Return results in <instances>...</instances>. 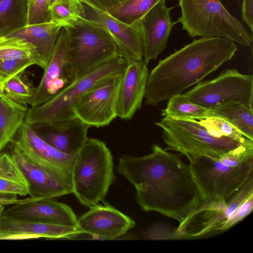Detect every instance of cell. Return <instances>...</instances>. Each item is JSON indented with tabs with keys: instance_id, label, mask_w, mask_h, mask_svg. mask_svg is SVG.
Segmentation results:
<instances>
[{
	"instance_id": "16",
	"label": "cell",
	"mask_w": 253,
	"mask_h": 253,
	"mask_svg": "<svg viewBox=\"0 0 253 253\" xmlns=\"http://www.w3.org/2000/svg\"><path fill=\"white\" fill-rule=\"evenodd\" d=\"M5 209L2 213L38 222L75 226L78 218L69 206L52 199L28 198Z\"/></svg>"
},
{
	"instance_id": "9",
	"label": "cell",
	"mask_w": 253,
	"mask_h": 253,
	"mask_svg": "<svg viewBox=\"0 0 253 253\" xmlns=\"http://www.w3.org/2000/svg\"><path fill=\"white\" fill-rule=\"evenodd\" d=\"M126 63L119 56L100 66L65 87L53 98L27 111L24 122L31 126L76 117L74 105L78 99L96 84L123 72Z\"/></svg>"
},
{
	"instance_id": "39",
	"label": "cell",
	"mask_w": 253,
	"mask_h": 253,
	"mask_svg": "<svg viewBox=\"0 0 253 253\" xmlns=\"http://www.w3.org/2000/svg\"><path fill=\"white\" fill-rule=\"evenodd\" d=\"M4 209H5V206H0V215L1 214V213L4 210Z\"/></svg>"
},
{
	"instance_id": "4",
	"label": "cell",
	"mask_w": 253,
	"mask_h": 253,
	"mask_svg": "<svg viewBox=\"0 0 253 253\" xmlns=\"http://www.w3.org/2000/svg\"><path fill=\"white\" fill-rule=\"evenodd\" d=\"M115 179L112 155L105 143L88 138L76 155L72 170L73 193L90 208L104 202Z\"/></svg>"
},
{
	"instance_id": "36",
	"label": "cell",
	"mask_w": 253,
	"mask_h": 253,
	"mask_svg": "<svg viewBox=\"0 0 253 253\" xmlns=\"http://www.w3.org/2000/svg\"><path fill=\"white\" fill-rule=\"evenodd\" d=\"M97 8L107 11L124 0H83Z\"/></svg>"
},
{
	"instance_id": "17",
	"label": "cell",
	"mask_w": 253,
	"mask_h": 253,
	"mask_svg": "<svg viewBox=\"0 0 253 253\" xmlns=\"http://www.w3.org/2000/svg\"><path fill=\"white\" fill-rule=\"evenodd\" d=\"M166 0H162L153 6L140 21L143 43V61L147 65L157 58L167 47L168 40L173 26L170 11Z\"/></svg>"
},
{
	"instance_id": "28",
	"label": "cell",
	"mask_w": 253,
	"mask_h": 253,
	"mask_svg": "<svg viewBox=\"0 0 253 253\" xmlns=\"http://www.w3.org/2000/svg\"><path fill=\"white\" fill-rule=\"evenodd\" d=\"M162 0H124L108 9L113 17L128 25L141 21L144 16Z\"/></svg>"
},
{
	"instance_id": "12",
	"label": "cell",
	"mask_w": 253,
	"mask_h": 253,
	"mask_svg": "<svg viewBox=\"0 0 253 253\" xmlns=\"http://www.w3.org/2000/svg\"><path fill=\"white\" fill-rule=\"evenodd\" d=\"M123 72L102 80L84 92L74 105L76 117L90 127H96L108 126L117 117L118 93Z\"/></svg>"
},
{
	"instance_id": "33",
	"label": "cell",
	"mask_w": 253,
	"mask_h": 253,
	"mask_svg": "<svg viewBox=\"0 0 253 253\" xmlns=\"http://www.w3.org/2000/svg\"><path fill=\"white\" fill-rule=\"evenodd\" d=\"M36 64L34 58L0 59V93L3 85L10 79L21 74L27 68Z\"/></svg>"
},
{
	"instance_id": "7",
	"label": "cell",
	"mask_w": 253,
	"mask_h": 253,
	"mask_svg": "<svg viewBox=\"0 0 253 253\" xmlns=\"http://www.w3.org/2000/svg\"><path fill=\"white\" fill-rule=\"evenodd\" d=\"M155 125L163 130L166 150L190 156L217 157L243 146H253V141L243 142L212 134L198 120L164 117Z\"/></svg>"
},
{
	"instance_id": "21",
	"label": "cell",
	"mask_w": 253,
	"mask_h": 253,
	"mask_svg": "<svg viewBox=\"0 0 253 253\" xmlns=\"http://www.w3.org/2000/svg\"><path fill=\"white\" fill-rule=\"evenodd\" d=\"M0 234L33 235L48 239H74L84 232L76 226H66L20 219L0 215Z\"/></svg>"
},
{
	"instance_id": "25",
	"label": "cell",
	"mask_w": 253,
	"mask_h": 253,
	"mask_svg": "<svg viewBox=\"0 0 253 253\" xmlns=\"http://www.w3.org/2000/svg\"><path fill=\"white\" fill-rule=\"evenodd\" d=\"M0 193L29 195L27 182L11 154H0Z\"/></svg>"
},
{
	"instance_id": "11",
	"label": "cell",
	"mask_w": 253,
	"mask_h": 253,
	"mask_svg": "<svg viewBox=\"0 0 253 253\" xmlns=\"http://www.w3.org/2000/svg\"><path fill=\"white\" fill-rule=\"evenodd\" d=\"M11 143L25 159L58 181L72 188V170L76 155H67L42 138L25 122Z\"/></svg>"
},
{
	"instance_id": "13",
	"label": "cell",
	"mask_w": 253,
	"mask_h": 253,
	"mask_svg": "<svg viewBox=\"0 0 253 253\" xmlns=\"http://www.w3.org/2000/svg\"><path fill=\"white\" fill-rule=\"evenodd\" d=\"M84 10L81 17L105 29L115 42L119 55L126 64L143 60V43L140 22L126 24L89 3L81 0Z\"/></svg>"
},
{
	"instance_id": "5",
	"label": "cell",
	"mask_w": 253,
	"mask_h": 253,
	"mask_svg": "<svg viewBox=\"0 0 253 253\" xmlns=\"http://www.w3.org/2000/svg\"><path fill=\"white\" fill-rule=\"evenodd\" d=\"M67 58L75 79L119 56L117 45L107 31L82 17L64 26Z\"/></svg>"
},
{
	"instance_id": "24",
	"label": "cell",
	"mask_w": 253,
	"mask_h": 253,
	"mask_svg": "<svg viewBox=\"0 0 253 253\" xmlns=\"http://www.w3.org/2000/svg\"><path fill=\"white\" fill-rule=\"evenodd\" d=\"M212 117L224 120L253 141V110L240 102H230L209 110Z\"/></svg>"
},
{
	"instance_id": "29",
	"label": "cell",
	"mask_w": 253,
	"mask_h": 253,
	"mask_svg": "<svg viewBox=\"0 0 253 253\" xmlns=\"http://www.w3.org/2000/svg\"><path fill=\"white\" fill-rule=\"evenodd\" d=\"M34 58L42 65L36 47L26 40L15 36H0V59Z\"/></svg>"
},
{
	"instance_id": "26",
	"label": "cell",
	"mask_w": 253,
	"mask_h": 253,
	"mask_svg": "<svg viewBox=\"0 0 253 253\" xmlns=\"http://www.w3.org/2000/svg\"><path fill=\"white\" fill-rule=\"evenodd\" d=\"M30 0H0V36L27 24Z\"/></svg>"
},
{
	"instance_id": "38",
	"label": "cell",
	"mask_w": 253,
	"mask_h": 253,
	"mask_svg": "<svg viewBox=\"0 0 253 253\" xmlns=\"http://www.w3.org/2000/svg\"><path fill=\"white\" fill-rule=\"evenodd\" d=\"M39 238L37 236L26 234H0V240H23Z\"/></svg>"
},
{
	"instance_id": "6",
	"label": "cell",
	"mask_w": 253,
	"mask_h": 253,
	"mask_svg": "<svg viewBox=\"0 0 253 253\" xmlns=\"http://www.w3.org/2000/svg\"><path fill=\"white\" fill-rule=\"evenodd\" d=\"M181 15L176 23L191 38L221 37L248 46L253 38L220 0H178Z\"/></svg>"
},
{
	"instance_id": "15",
	"label": "cell",
	"mask_w": 253,
	"mask_h": 253,
	"mask_svg": "<svg viewBox=\"0 0 253 253\" xmlns=\"http://www.w3.org/2000/svg\"><path fill=\"white\" fill-rule=\"evenodd\" d=\"M82 215L76 226L84 234L100 240H114L124 235L135 221L106 202L99 204Z\"/></svg>"
},
{
	"instance_id": "22",
	"label": "cell",
	"mask_w": 253,
	"mask_h": 253,
	"mask_svg": "<svg viewBox=\"0 0 253 253\" xmlns=\"http://www.w3.org/2000/svg\"><path fill=\"white\" fill-rule=\"evenodd\" d=\"M64 25L49 21L27 25L6 35L26 40L36 48L44 70L52 55L61 30Z\"/></svg>"
},
{
	"instance_id": "23",
	"label": "cell",
	"mask_w": 253,
	"mask_h": 253,
	"mask_svg": "<svg viewBox=\"0 0 253 253\" xmlns=\"http://www.w3.org/2000/svg\"><path fill=\"white\" fill-rule=\"evenodd\" d=\"M28 109L0 93V154L24 122Z\"/></svg>"
},
{
	"instance_id": "31",
	"label": "cell",
	"mask_w": 253,
	"mask_h": 253,
	"mask_svg": "<svg viewBox=\"0 0 253 253\" xmlns=\"http://www.w3.org/2000/svg\"><path fill=\"white\" fill-rule=\"evenodd\" d=\"M34 88L20 74L8 80L3 86L1 93L20 104L32 105L35 94Z\"/></svg>"
},
{
	"instance_id": "35",
	"label": "cell",
	"mask_w": 253,
	"mask_h": 253,
	"mask_svg": "<svg viewBox=\"0 0 253 253\" xmlns=\"http://www.w3.org/2000/svg\"><path fill=\"white\" fill-rule=\"evenodd\" d=\"M242 17L251 31H253V0H243Z\"/></svg>"
},
{
	"instance_id": "30",
	"label": "cell",
	"mask_w": 253,
	"mask_h": 253,
	"mask_svg": "<svg viewBox=\"0 0 253 253\" xmlns=\"http://www.w3.org/2000/svg\"><path fill=\"white\" fill-rule=\"evenodd\" d=\"M51 20L67 25L81 17L84 10L81 0H57L49 7Z\"/></svg>"
},
{
	"instance_id": "14",
	"label": "cell",
	"mask_w": 253,
	"mask_h": 253,
	"mask_svg": "<svg viewBox=\"0 0 253 253\" xmlns=\"http://www.w3.org/2000/svg\"><path fill=\"white\" fill-rule=\"evenodd\" d=\"M67 32L61 30L50 58L35 94L31 108L47 102L75 80L67 58Z\"/></svg>"
},
{
	"instance_id": "37",
	"label": "cell",
	"mask_w": 253,
	"mask_h": 253,
	"mask_svg": "<svg viewBox=\"0 0 253 253\" xmlns=\"http://www.w3.org/2000/svg\"><path fill=\"white\" fill-rule=\"evenodd\" d=\"M21 200L18 195L7 193H0V206H5L14 204Z\"/></svg>"
},
{
	"instance_id": "8",
	"label": "cell",
	"mask_w": 253,
	"mask_h": 253,
	"mask_svg": "<svg viewBox=\"0 0 253 253\" xmlns=\"http://www.w3.org/2000/svg\"><path fill=\"white\" fill-rule=\"evenodd\" d=\"M253 208V182L231 200L207 202L175 230L178 238H199L225 231L249 215Z\"/></svg>"
},
{
	"instance_id": "32",
	"label": "cell",
	"mask_w": 253,
	"mask_h": 253,
	"mask_svg": "<svg viewBox=\"0 0 253 253\" xmlns=\"http://www.w3.org/2000/svg\"><path fill=\"white\" fill-rule=\"evenodd\" d=\"M198 121L213 135L229 137L243 142L253 141L245 137L228 122L219 118L210 117Z\"/></svg>"
},
{
	"instance_id": "2",
	"label": "cell",
	"mask_w": 253,
	"mask_h": 253,
	"mask_svg": "<svg viewBox=\"0 0 253 253\" xmlns=\"http://www.w3.org/2000/svg\"><path fill=\"white\" fill-rule=\"evenodd\" d=\"M238 49L233 41L221 37H202L175 51L149 74L145 94L147 105L180 94L231 60Z\"/></svg>"
},
{
	"instance_id": "10",
	"label": "cell",
	"mask_w": 253,
	"mask_h": 253,
	"mask_svg": "<svg viewBox=\"0 0 253 253\" xmlns=\"http://www.w3.org/2000/svg\"><path fill=\"white\" fill-rule=\"evenodd\" d=\"M184 94L208 110L232 101L253 109V76L227 69L214 79L200 82Z\"/></svg>"
},
{
	"instance_id": "18",
	"label": "cell",
	"mask_w": 253,
	"mask_h": 253,
	"mask_svg": "<svg viewBox=\"0 0 253 253\" xmlns=\"http://www.w3.org/2000/svg\"><path fill=\"white\" fill-rule=\"evenodd\" d=\"M149 74L147 65L143 60L126 64L119 90L117 117L130 120L141 108Z\"/></svg>"
},
{
	"instance_id": "34",
	"label": "cell",
	"mask_w": 253,
	"mask_h": 253,
	"mask_svg": "<svg viewBox=\"0 0 253 253\" xmlns=\"http://www.w3.org/2000/svg\"><path fill=\"white\" fill-rule=\"evenodd\" d=\"M49 0H30L27 25L40 23L51 20L49 10Z\"/></svg>"
},
{
	"instance_id": "20",
	"label": "cell",
	"mask_w": 253,
	"mask_h": 253,
	"mask_svg": "<svg viewBox=\"0 0 253 253\" xmlns=\"http://www.w3.org/2000/svg\"><path fill=\"white\" fill-rule=\"evenodd\" d=\"M11 155L27 182L31 198H53L73 193L72 188L25 159L13 148Z\"/></svg>"
},
{
	"instance_id": "40",
	"label": "cell",
	"mask_w": 253,
	"mask_h": 253,
	"mask_svg": "<svg viewBox=\"0 0 253 253\" xmlns=\"http://www.w3.org/2000/svg\"><path fill=\"white\" fill-rule=\"evenodd\" d=\"M57 0H49V7L51 6L54 2H55Z\"/></svg>"
},
{
	"instance_id": "3",
	"label": "cell",
	"mask_w": 253,
	"mask_h": 253,
	"mask_svg": "<svg viewBox=\"0 0 253 253\" xmlns=\"http://www.w3.org/2000/svg\"><path fill=\"white\" fill-rule=\"evenodd\" d=\"M194 178L207 202H228L253 182V145L217 157H187Z\"/></svg>"
},
{
	"instance_id": "19",
	"label": "cell",
	"mask_w": 253,
	"mask_h": 253,
	"mask_svg": "<svg viewBox=\"0 0 253 253\" xmlns=\"http://www.w3.org/2000/svg\"><path fill=\"white\" fill-rule=\"evenodd\" d=\"M45 142L67 155H75L85 144L90 126L79 118L49 122L34 126Z\"/></svg>"
},
{
	"instance_id": "27",
	"label": "cell",
	"mask_w": 253,
	"mask_h": 253,
	"mask_svg": "<svg viewBox=\"0 0 253 253\" xmlns=\"http://www.w3.org/2000/svg\"><path fill=\"white\" fill-rule=\"evenodd\" d=\"M166 108L162 111V116L178 119L200 120L212 117L209 110L197 105L181 93L168 99Z\"/></svg>"
},
{
	"instance_id": "1",
	"label": "cell",
	"mask_w": 253,
	"mask_h": 253,
	"mask_svg": "<svg viewBox=\"0 0 253 253\" xmlns=\"http://www.w3.org/2000/svg\"><path fill=\"white\" fill-rule=\"evenodd\" d=\"M152 152L134 157L123 155L117 170L136 190V201L145 211H156L183 222L207 202L189 165L158 144Z\"/></svg>"
}]
</instances>
